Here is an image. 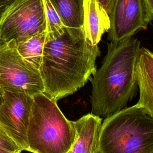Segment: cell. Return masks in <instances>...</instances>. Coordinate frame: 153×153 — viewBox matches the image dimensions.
Returning <instances> with one entry per match:
<instances>
[{"mask_svg": "<svg viewBox=\"0 0 153 153\" xmlns=\"http://www.w3.org/2000/svg\"><path fill=\"white\" fill-rule=\"evenodd\" d=\"M100 54L98 45H90L83 28L69 29L45 41L39 71L44 92L58 101L79 90L96 71Z\"/></svg>", "mask_w": 153, "mask_h": 153, "instance_id": "obj_1", "label": "cell"}, {"mask_svg": "<svg viewBox=\"0 0 153 153\" xmlns=\"http://www.w3.org/2000/svg\"><path fill=\"white\" fill-rule=\"evenodd\" d=\"M140 42L130 36L111 41L101 66L91 78V111L107 117L124 108L137 90L136 61Z\"/></svg>", "mask_w": 153, "mask_h": 153, "instance_id": "obj_2", "label": "cell"}, {"mask_svg": "<svg viewBox=\"0 0 153 153\" xmlns=\"http://www.w3.org/2000/svg\"><path fill=\"white\" fill-rule=\"evenodd\" d=\"M57 102L43 92L33 96L26 151L68 153L72 148L78 136L74 123L63 115Z\"/></svg>", "mask_w": 153, "mask_h": 153, "instance_id": "obj_3", "label": "cell"}, {"mask_svg": "<svg viewBox=\"0 0 153 153\" xmlns=\"http://www.w3.org/2000/svg\"><path fill=\"white\" fill-rule=\"evenodd\" d=\"M97 153H153V117L136 105L106 117Z\"/></svg>", "mask_w": 153, "mask_h": 153, "instance_id": "obj_4", "label": "cell"}, {"mask_svg": "<svg viewBox=\"0 0 153 153\" xmlns=\"http://www.w3.org/2000/svg\"><path fill=\"white\" fill-rule=\"evenodd\" d=\"M6 91L30 96L44 92L39 69L21 57L14 40L0 44V96Z\"/></svg>", "mask_w": 153, "mask_h": 153, "instance_id": "obj_5", "label": "cell"}, {"mask_svg": "<svg viewBox=\"0 0 153 153\" xmlns=\"http://www.w3.org/2000/svg\"><path fill=\"white\" fill-rule=\"evenodd\" d=\"M46 30L43 0H20L0 23V44L11 40L19 44Z\"/></svg>", "mask_w": 153, "mask_h": 153, "instance_id": "obj_6", "label": "cell"}, {"mask_svg": "<svg viewBox=\"0 0 153 153\" xmlns=\"http://www.w3.org/2000/svg\"><path fill=\"white\" fill-rule=\"evenodd\" d=\"M33 96L20 91H4L0 96V126L20 150L26 151L27 130Z\"/></svg>", "mask_w": 153, "mask_h": 153, "instance_id": "obj_7", "label": "cell"}, {"mask_svg": "<svg viewBox=\"0 0 153 153\" xmlns=\"http://www.w3.org/2000/svg\"><path fill=\"white\" fill-rule=\"evenodd\" d=\"M109 19L108 39L114 42L146 29L150 22L143 0H115Z\"/></svg>", "mask_w": 153, "mask_h": 153, "instance_id": "obj_8", "label": "cell"}, {"mask_svg": "<svg viewBox=\"0 0 153 153\" xmlns=\"http://www.w3.org/2000/svg\"><path fill=\"white\" fill-rule=\"evenodd\" d=\"M136 69L139 89V98L136 105L153 117V52L140 47Z\"/></svg>", "mask_w": 153, "mask_h": 153, "instance_id": "obj_9", "label": "cell"}, {"mask_svg": "<svg viewBox=\"0 0 153 153\" xmlns=\"http://www.w3.org/2000/svg\"><path fill=\"white\" fill-rule=\"evenodd\" d=\"M102 119L87 114L74 121L77 139L68 153H97L99 134Z\"/></svg>", "mask_w": 153, "mask_h": 153, "instance_id": "obj_10", "label": "cell"}, {"mask_svg": "<svg viewBox=\"0 0 153 153\" xmlns=\"http://www.w3.org/2000/svg\"><path fill=\"white\" fill-rule=\"evenodd\" d=\"M83 30L87 42L98 45L102 35L110 28L109 16L96 0H84Z\"/></svg>", "mask_w": 153, "mask_h": 153, "instance_id": "obj_11", "label": "cell"}, {"mask_svg": "<svg viewBox=\"0 0 153 153\" xmlns=\"http://www.w3.org/2000/svg\"><path fill=\"white\" fill-rule=\"evenodd\" d=\"M65 26L69 29L83 28L84 0H50Z\"/></svg>", "mask_w": 153, "mask_h": 153, "instance_id": "obj_12", "label": "cell"}, {"mask_svg": "<svg viewBox=\"0 0 153 153\" xmlns=\"http://www.w3.org/2000/svg\"><path fill=\"white\" fill-rule=\"evenodd\" d=\"M47 36V31H45L19 44L16 43V49L21 57L38 69L41 65Z\"/></svg>", "mask_w": 153, "mask_h": 153, "instance_id": "obj_13", "label": "cell"}, {"mask_svg": "<svg viewBox=\"0 0 153 153\" xmlns=\"http://www.w3.org/2000/svg\"><path fill=\"white\" fill-rule=\"evenodd\" d=\"M43 3L46 17L47 39H54L61 35L66 27L50 0H43Z\"/></svg>", "mask_w": 153, "mask_h": 153, "instance_id": "obj_14", "label": "cell"}, {"mask_svg": "<svg viewBox=\"0 0 153 153\" xmlns=\"http://www.w3.org/2000/svg\"><path fill=\"white\" fill-rule=\"evenodd\" d=\"M0 149L12 153L21 152L20 148L0 126Z\"/></svg>", "mask_w": 153, "mask_h": 153, "instance_id": "obj_15", "label": "cell"}, {"mask_svg": "<svg viewBox=\"0 0 153 153\" xmlns=\"http://www.w3.org/2000/svg\"><path fill=\"white\" fill-rule=\"evenodd\" d=\"M20 0H0V23L9 10Z\"/></svg>", "mask_w": 153, "mask_h": 153, "instance_id": "obj_16", "label": "cell"}, {"mask_svg": "<svg viewBox=\"0 0 153 153\" xmlns=\"http://www.w3.org/2000/svg\"><path fill=\"white\" fill-rule=\"evenodd\" d=\"M109 16L115 0H96Z\"/></svg>", "mask_w": 153, "mask_h": 153, "instance_id": "obj_17", "label": "cell"}, {"mask_svg": "<svg viewBox=\"0 0 153 153\" xmlns=\"http://www.w3.org/2000/svg\"><path fill=\"white\" fill-rule=\"evenodd\" d=\"M149 22L153 20V0H143Z\"/></svg>", "mask_w": 153, "mask_h": 153, "instance_id": "obj_18", "label": "cell"}, {"mask_svg": "<svg viewBox=\"0 0 153 153\" xmlns=\"http://www.w3.org/2000/svg\"><path fill=\"white\" fill-rule=\"evenodd\" d=\"M0 153H12V152H8V151H5L0 149Z\"/></svg>", "mask_w": 153, "mask_h": 153, "instance_id": "obj_19", "label": "cell"}, {"mask_svg": "<svg viewBox=\"0 0 153 153\" xmlns=\"http://www.w3.org/2000/svg\"><path fill=\"white\" fill-rule=\"evenodd\" d=\"M18 153H21V152H18Z\"/></svg>", "mask_w": 153, "mask_h": 153, "instance_id": "obj_20", "label": "cell"}]
</instances>
